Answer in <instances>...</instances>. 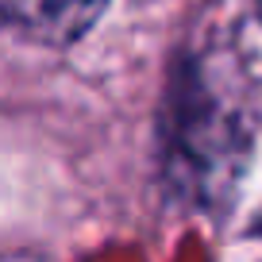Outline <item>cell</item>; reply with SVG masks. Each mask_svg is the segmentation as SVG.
Returning a JSON list of instances; mask_svg holds the SVG:
<instances>
[{
  "mask_svg": "<svg viewBox=\"0 0 262 262\" xmlns=\"http://www.w3.org/2000/svg\"><path fill=\"white\" fill-rule=\"evenodd\" d=\"M247 120L224 93L189 74L173 89V112L166 123V178L173 193L193 205H224L247 166Z\"/></svg>",
  "mask_w": 262,
  "mask_h": 262,
  "instance_id": "cell-1",
  "label": "cell"
},
{
  "mask_svg": "<svg viewBox=\"0 0 262 262\" xmlns=\"http://www.w3.org/2000/svg\"><path fill=\"white\" fill-rule=\"evenodd\" d=\"M0 12L27 39L70 47L100 19L104 0H0Z\"/></svg>",
  "mask_w": 262,
  "mask_h": 262,
  "instance_id": "cell-2",
  "label": "cell"
}]
</instances>
